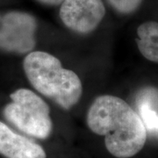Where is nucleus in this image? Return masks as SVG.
Here are the masks:
<instances>
[{
  "mask_svg": "<svg viewBox=\"0 0 158 158\" xmlns=\"http://www.w3.org/2000/svg\"><path fill=\"white\" fill-rule=\"evenodd\" d=\"M86 120L91 132L105 136L106 149L115 157H132L145 145L147 130L142 120L118 97H98L90 105Z\"/></svg>",
  "mask_w": 158,
  "mask_h": 158,
  "instance_id": "nucleus-1",
  "label": "nucleus"
},
{
  "mask_svg": "<svg viewBox=\"0 0 158 158\" xmlns=\"http://www.w3.org/2000/svg\"><path fill=\"white\" fill-rule=\"evenodd\" d=\"M23 68L29 83L41 95L64 110L76 106L83 94L81 79L61 61L44 51H32L25 57Z\"/></svg>",
  "mask_w": 158,
  "mask_h": 158,
  "instance_id": "nucleus-2",
  "label": "nucleus"
},
{
  "mask_svg": "<svg viewBox=\"0 0 158 158\" xmlns=\"http://www.w3.org/2000/svg\"><path fill=\"white\" fill-rule=\"evenodd\" d=\"M11 102L4 109L5 117L23 133L47 139L53 129L50 108L39 95L28 89H19L11 95Z\"/></svg>",
  "mask_w": 158,
  "mask_h": 158,
  "instance_id": "nucleus-3",
  "label": "nucleus"
},
{
  "mask_svg": "<svg viewBox=\"0 0 158 158\" xmlns=\"http://www.w3.org/2000/svg\"><path fill=\"white\" fill-rule=\"evenodd\" d=\"M37 20L30 13L11 11L0 19V48L23 55L34 50Z\"/></svg>",
  "mask_w": 158,
  "mask_h": 158,
  "instance_id": "nucleus-4",
  "label": "nucleus"
},
{
  "mask_svg": "<svg viewBox=\"0 0 158 158\" xmlns=\"http://www.w3.org/2000/svg\"><path fill=\"white\" fill-rule=\"evenodd\" d=\"M59 15L67 28L78 34H88L101 23L106 7L102 0H65Z\"/></svg>",
  "mask_w": 158,
  "mask_h": 158,
  "instance_id": "nucleus-5",
  "label": "nucleus"
},
{
  "mask_svg": "<svg viewBox=\"0 0 158 158\" xmlns=\"http://www.w3.org/2000/svg\"><path fill=\"white\" fill-rule=\"evenodd\" d=\"M0 154L6 158H47L39 144L13 132L0 121Z\"/></svg>",
  "mask_w": 158,
  "mask_h": 158,
  "instance_id": "nucleus-6",
  "label": "nucleus"
},
{
  "mask_svg": "<svg viewBox=\"0 0 158 158\" xmlns=\"http://www.w3.org/2000/svg\"><path fill=\"white\" fill-rule=\"evenodd\" d=\"M138 115L145 128L158 135V90L147 87L139 91L136 97Z\"/></svg>",
  "mask_w": 158,
  "mask_h": 158,
  "instance_id": "nucleus-7",
  "label": "nucleus"
},
{
  "mask_svg": "<svg viewBox=\"0 0 158 158\" xmlns=\"http://www.w3.org/2000/svg\"><path fill=\"white\" fill-rule=\"evenodd\" d=\"M136 40L141 54L148 61L158 63V22L142 23L137 29Z\"/></svg>",
  "mask_w": 158,
  "mask_h": 158,
  "instance_id": "nucleus-8",
  "label": "nucleus"
},
{
  "mask_svg": "<svg viewBox=\"0 0 158 158\" xmlns=\"http://www.w3.org/2000/svg\"><path fill=\"white\" fill-rule=\"evenodd\" d=\"M143 0H108L110 6L118 13L131 14L141 6Z\"/></svg>",
  "mask_w": 158,
  "mask_h": 158,
  "instance_id": "nucleus-9",
  "label": "nucleus"
},
{
  "mask_svg": "<svg viewBox=\"0 0 158 158\" xmlns=\"http://www.w3.org/2000/svg\"><path fill=\"white\" fill-rule=\"evenodd\" d=\"M36 1L45 6H58V5H62L65 0H36Z\"/></svg>",
  "mask_w": 158,
  "mask_h": 158,
  "instance_id": "nucleus-10",
  "label": "nucleus"
}]
</instances>
